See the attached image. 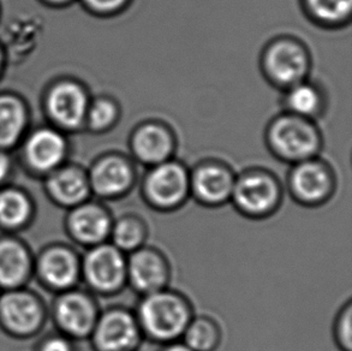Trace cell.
I'll list each match as a JSON object with an SVG mask.
<instances>
[{"instance_id":"6da1fadb","label":"cell","mask_w":352,"mask_h":351,"mask_svg":"<svg viewBox=\"0 0 352 351\" xmlns=\"http://www.w3.org/2000/svg\"><path fill=\"white\" fill-rule=\"evenodd\" d=\"M133 313L143 338L160 345L181 341L195 315L190 299L170 288L141 296Z\"/></svg>"},{"instance_id":"7a4b0ae2","label":"cell","mask_w":352,"mask_h":351,"mask_svg":"<svg viewBox=\"0 0 352 351\" xmlns=\"http://www.w3.org/2000/svg\"><path fill=\"white\" fill-rule=\"evenodd\" d=\"M266 140L278 159L292 165L318 158L322 146L321 135L313 120L289 112L273 119L267 129Z\"/></svg>"},{"instance_id":"3957f363","label":"cell","mask_w":352,"mask_h":351,"mask_svg":"<svg viewBox=\"0 0 352 351\" xmlns=\"http://www.w3.org/2000/svg\"><path fill=\"white\" fill-rule=\"evenodd\" d=\"M283 196V187L276 176L267 170L252 169L236 176L230 202L243 217L263 220L278 212Z\"/></svg>"},{"instance_id":"277c9868","label":"cell","mask_w":352,"mask_h":351,"mask_svg":"<svg viewBox=\"0 0 352 351\" xmlns=\"http://www.w3.org/2000/svg\"><path fill=\"white\" fill-rule=\"evenodd\" d=\"M141 195L157 212H176L190 199V170L173 158L148 167L141 182Z\"/></svg>"},{"instance_id":"5b68a950","label":"cell","mask_w":352,"mask_h":351,"mask_svg":"<svg viewBox=\"0 0 352 351\" xmlns=\"http://www.w3.org/2000/svg\"><path fill=\"white\" fill-rule=\"evenodd\" d=\"M310 56L303 43L292 38H279L268 43L262 53L261 67L267 80L281 89L305 81Z\"/></svg>"},{"instance_id":"8992f818","label":"cell","mask_w":352,"mask_h":351,"mask_svg":"<svg viewBox=\"0 0 352 351\" xmlns=\"http://www.w3.org/2000/svg\"><path fill=\"white\" fill-rule=\"evenodd\" d=\"M337 180L329 164L313 158L297 162L287 177V190L292 200L308 209L320 207L333 198Z\"/></svg>"},{"instance_id":"52a82bcc","label":"cell","mask_w":352,"mask_h":351,"mask_svg":"<svg viewBox=\"0 0 352 351\" xmlns=\"http://www.w3.org/2000/svg\"><path fill=\"white\" fill-rule=\"evenodd\" d=\"M81 273L98 294H119L126 286V254L110 242L94 246L82 262Z\"/></svg>"},{"instance_id":"ba28073f","label":"cell","mask_w":352,"mask_h":351,"mask_svg":"<svg viewBox=\"0 0 352 351\" xmlns=\"http://www.w3.org/2000/svg\"><path fill=\"white\" fill-rule=\"evenodd\" d=\"M91 337L96 351H138L144 339L133 310L122 306L99 314Z\"/></svg>"},{"instance_id":"9c48e42d","label":"cell","mask_w":352,"mask_h":351,"mask_svg":"<svg viewBox=\"0 0 352 351\" xmlns=\"http://www.w3.org/2000/svg\"><path fill=\"white\" fill-rule=\"evenodd\" d=\"M171 275V264L157 248L143 246L126 255V286L140 297L168 288Z\"/></svg>"},{"instance_id":"30bf717a","label":"cell","mask_w":352,"mask_h":351,"mask_svg":"<svg viewBox=\"0 0 352 351\" xmlns=\"http://www.w3.org/2000/svg\"><path fill=\"white\" fill-rule=\"evenodd\" d=\"M234 180V171L223 162H201L190 171V199L208 209L221 207L230 202Z\"/></svg>"},{"instance_id":"8fae6325","label":"cell","mask_w":352,"mask_h":351,"mask_svg":"<svg viewBox=\"0 0 352 351\" xmlns=\"http://www.w3.org/2000/svg\"><path fill=\"white\" fill-rule=\"evenodd\" d=\"M91 190L104 200L123 199L138 182L133 162L122 154L101 158L88 176Z\"/></svg>"},{"instance_id":"7c38bea8","label":"cell","mask_w":352,"mask_h":351,"mask_svg":"<svg viewBox=\"0 0 352 351\" xmlns=\"http://www.w3.org/2000/svg\"><path fill=\"white\" fill-rule=\"evenodd\" d=\"M130 149L136 162L152 167L173 158L176 138L171 129L160 122H146L133 130Z\"/></svg>"},{"instance_id":"4fadbf2b","label":"cell","mask_w":352,"mask_h":351,"mask_svg":"<svg viewBox=\"0 0 352 351\" xmlns=\"http://www.w3.org/2000/svg\"><path fill=\"white\" fill-rule=\"evenodd\" d=\"M113 217L102 204L83 202L76 206L69 217V228L76 241L94 247L109 242Z\"/></svg>"},{"instance_id":"5bb4252c","label":"cell","mask_w":352,"mask_h":351,"mask_svg":"<svg viewBox=\"0 0 352 351\" xmlns=\"http://www.w3.org/2000/svg\"><path fill=\"white\" fill-rule=\"evenodd\" d=\"M98 318L99 310L94 299L83 292H69L58 302V323L74 337L91 336Z\"/></svg>"},{"instance_id":"9a60e30c","label":"cell","mask_w":352,"mask_h":351,"mask_svg":"<svg viewBox=\"0 0 352 351\" xmlns=\"http://www.w3.org/2000/svg\"><path fill=\"white\" fill-rule=\"evenodd\" d=\"M88 106L85 90L72 82L56 87L48 99L53 118L67 128H77L85 122Z\"/></svg>"},{"instance_id":"2e32d148","label":"cell","mask_w":352,"mask_h":351,"mask_svg":"<svg viewBox=\"0 0 352 351\" xmlns=\"http://www.w3.org/2000/svg\"><path fill=\"white\" fill-rule=\"evenodd\" d=\"M0 315L6 326L17 333L32 332L41 319L38 302L24 292L5 295L0 299Z\"/></svg>"},{"instance_id":"e0dca14e","label":"cell","mask_w":352,"mask_h":351,"mask_svg":"<svg viewBox=\"0 0 352 351\" xmlns=\"http://www.w3.org/2000/svg\"><path fill=\"white\" fill-rule=\"evenodd\" d=\"M40 272L48 284L58 289H67L76 284L81 273V265L72 251L54 248L43 255Z\"/></svg>"},{"instance_id":"ac0fdd59","label":"cell","mask_w":352,"mask_h":351,"mask_svg":"<svg viewBox=\"0 0 352 351\" xmlns=\"http://www.w3.org/2000/svg\"><path fill=\"white\" fill-rule=\"evenodd\" d=\"M27 156L35 169L41 171L51 170L65 156V141L56 131L40 130L29 140Z\"/></svg>"},{"instance_id":"d6986e66","label":"cell","mask_w":352,"mask_h":351,"mask_svg":"<svg viewBox=\"0 0 352 351\" xmlns=\"http://www.w3.org/2000/svg\"><path fill=\"white\" fill-rule=\"evenodd\" d=\"M50 189L57 201L75 207L86 202L91 193L88 176L76 167L58 171L50 180Z\"/></svg>"},{"instance_id":"ffe728a7","label":"cell","mask_w":352,"mask_h":351,"mask_svg":"<svg viewBox=\"0 0 352 351\" xmlns=\"http://www.w3.org/2000/svg\"><path fill=\"white\" fill-rule=\"evenodd\" d=\"M148 233V225L143 218L136 214H124L113 220L109 240L111 244L128 255L146 246Z\"/></svg>"},{"instance_id":"44dd1931","label":"cell","mask_w":352,"mask_h":351,"mask_svg":"<svg viewBox=\"0 0 352 351\" xmlns=\"http://www.w3.org/2000/svg\"><path fill=\"white\" fill-rule=\"evenodd\" d=\"M285 90L286 112L307 119L315 118L322 112L324 94L313 83L305 80Z\"/></svg>"},{"instance_id":"7402d4cb","label":"cell","mask_w":352,"mask_h":351,"mask_svg":"<svg viewBox=\"0 0 352 351\" xmlns=\"http://www.w3.org/2000/svg\"><path fill=\"white\" fill-rule=\"evenodd\" d=\"M221 339V328L215 319L208 315H194L181 342L192 351H215L220 347Z\"/></svg>"},{"instance_id":"603a6c76","label":"cell","mask_w":352,"mask_h":351,"mask_svg":"<svg viewBox=\"0 0 352 351\" xmlns=\"http://www.w3.org/2000/svg\"><path fill=\"white\" fill-rule=\"evenodd\" d=\"M308 17L318 25L337 28L351 19L352 0H302Z\"/></svg>"},{"instance_id":"cb8c5ba5","label":"cell","mask_w":352,"mask_h":351,"mask_svg":"<svg viewBox=\"0 0 352 351\" xmlns=\"http://www.w3.org/2000/svg\"><path fill=\"white\" fill-rule=\"evenodd\" d=\"M29 257L21 244L14 241L0 242V284L16 286L28 275Z\"/></svg>"},{"instance_id":"d4e9b609","label":"cell","mask_w":352,"mask_h":351,"mask_svg":"<svg viewBox=\"0 0 352 351\" xmlns=\"http://www.w3.org/2000/svg\"><path fill=\"white\" fill-rule=\"evenodd\" d=\"M25 114L22 105L12 98H0V146L14 143L22 133Z\"/></svg>"},{"instance_id":"484cf974","label":"cell","mask_w":352,"mask_h":351,"mask_svg":"<svg viewBox=\"0 0 352 351\" xmlns=\"http://www.w3.org/2000/svg\"><path fill=\"white\" fill-rule=\"evenodd\" d=\"M29 214V202L17 190H5L0 193V224L4 226H19Z\"/></svg>"},{"instance_id":"4316f807","label":"cell","mask_w":352,"mask_h":351,"mask_svg":"<svg viewBox=\"0 0 352 351\" xmlns=\"http://www.w3.org/2000/svg\"><path fill=\"white\" fill-rule=\"evenodd\" d=\"M118 118V105L112 99L100 98L88 106L86 119H88L89 127L96 131H105L112 128Z\"/></svg>"},{"instance_id":"83f0119b","label":"cell","mask_w":352,"mask_h":351,"mask_svg":"<svg viewBox=\"0 0 352 351\" xmlns=\"http://www.w3.org/2000/svg\"><path fill=\"white\" fill-rule=\"evenodd\" d=\"M334 342L340 351H352V302L340 308L333 325Z\"/></svg>"},{"instance_id":"f1b7e54d","label":"cell","mask_w":352,"mask_h":351,"mask_svg":"<svg viewBox=\"0 0 352 351\" xmlns=\"http://www.w3.org/2000/svg\"><path fill=\"white\" fill-rule=\"evenodd\" d=\"M93 11L101 14H116L122 12L131 0H85Z\"/></svg>"},{"instance_id":"f546056e","label":"cell","mask_w":352,"mask_h":351,"mask_svg":"<svg viewBox=\"0 0 352 351\" xmlns=\"http://www.w3.org/2000/svg\"><path fill=\"white\" fill-rule=\"evenodd\" d=\"M43 351H74L70 343L63 338H54L43 345Z\"/></svg>"},{"instance_id":"4dcf8cb0","label":"cell","mask_w":352,"mask_h":351,"mask_svg":"<svg viewBox=\"0 0 352 351\" xmlns=\"http://www.w3.org/2000/svg\"><path fill=\"white\" fill-rule=\"evenodd\" d=\"M160 351H192L189 348L186 347L184 343H182L181 341L178 342L170 343L166 345H162Z\"/></svg>"},{"instance_id":"1f68e13d","label":"cell","mask_w":352,"mask_h":351,"mask_svg":"<svg viewBox=\"0 0 352 351\" xmlns=\"http://www.w3.org/2000/svg\"><path fill=\"white\" fill-rule=\"evenodd\" d=\"M8 171H9V160L4 154L0 153V182L4 180L5 176L8 175Z\"/></svg>"},{"instance_id":"d6a6232c","label":"cell","mask_w":352,"mask_h":351,"mask_svg":"<svg viewBox=\"0 0 352 351\" xmlns=\"http://www.w3.org/2000/svg\"><path fill=\"white\" fill-rule=\"evenodd\" d=\"M54 1H64V0H54Z\"/></svg>"}]
</instances>
